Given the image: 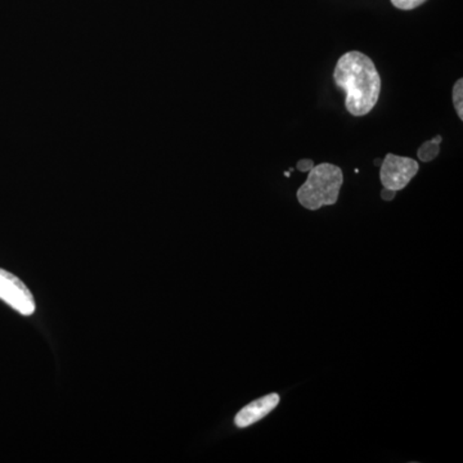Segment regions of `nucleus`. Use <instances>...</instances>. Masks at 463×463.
Instances as JSON below:
<instances>
[{"mask_svg":"<svg viewBox=\"0 0 463 463\" xmlns=\"http://www.w3.org/2000/svg\"><path fill=\"white\" fill-rule=\"evenodd\" d=\"M380 167V179L383 188L395 192L404 190L420 170L419 163L413 158L392 154L386 155Z\"/></svg>","mask_w":463,"mask_h":463,"instance_id":"obj_3","label":"nucleus"},{"mask_svg":"<svg viewBox=\"0 0 463 463\" xmlns=\"http://www.w3.org/2000/svg\"><path fill=\"white\" fill-rule=\"evenodd\" d=\"M463 79H458L453 87V105H455L459 120H463Z\"/></svg>","mask_w":463,"mask_h":463,"instance_id":"obj_7","label":"nucleus"},{"mask_svg":"<svg viewBox=\"0 0 463 463\" xmlns=\"http://www.w3.org/2000/svg\"><path fill=\"white\" fill-rule=\"evenodd\" d=\"M335 84L345 91V108L349 114L361 118L370 114L381 93V78L373 61L361 52H347L337 61Z\"/></svg>","mask_w":463,"mask_h":463,"instance_id":"obj_1","label":"nucleus"},{"mask_svg":"<svg viewBox=\"0 0 463 463\" xmlns=\"http://www.w3.org/2000/svg\"><path fill=\"white\" fill-rule=\"evenodd\" d=\"M441 137L437 136L431 141L422 143L421 147L417 151V156H419L422 163H429V161L434 160L435 157H438L439 152H440V147H439Z\"/></svg>","mask_w":463,"mask_h":463,"instance_id":"obj_6","label":"nucleus"},{"mask_svg":"<svg viewBox=\"0 0 463 463\" xmlns=\"http://www.w3.org/2000/svg\"><path fill=\"white\" fill-rule=\"evenodd\" d=\"M313 166H315V163H313L312 160H309V158H304V160H300L297 164V169L301 173L310 172V170L313 169Z\"/></svg>","mask_w":463,"mask_h":463,"instance_id":"obj_9","label":"nucleus"},{"mask_svg":"<svg viewBox=\"0 0 463 463\" xmlns=\"http://www.w3.org/2000/svg\"><path fill=\"white\" fill-rule=\"evenodd\" d=\"M0 300L7 303L23 316H32L36 310L35 298L25 283L2 268H0Z\"/></svg>","mask_w":463,"mask_h":463,"instance_id":"obj_4","label":"nucleus"},{"mask_svg":"<svg viewBox=\"0 0 463 463\" xmlns=\"http://www.w3.org/2000/svg\"><path fill=\"white\" fill-rule=\"evenodd\" d=\"M426 0H392V5L398 9H403V11H411L422 5Z\"/></svg>","mask_w":463,"mask_h":463,"instance_id":"obj_8","label":"nucleus"},{"mask_svg":"<svg viewBox=\"0 0 463 463\" xmlns=\"http://www.w3.org/2000/svg\"><path fill=\"white\" fill-rule=\"evenodd\" d=\"M279 403V394L265 395V397L243 407L234 417V423L240 429L249 428V426L260 421L265 416L276 410Z\"/></svg>","mask_w":463,"mask_h":463,"instance_id":"obj_5","label":"nucleus"},{"mask_svg":"<svg viewBox=\"0 0 463 463\" xmlns=\"http://www.w3.org/2000/svg\"><path fill=\"white\" fill-rule=\"evenodd\" d=\"M344 183L343 170L339 166L325 163L313 166L307 182L298 188L297 196L304 209L316 210L335 205L339 200Z\"/></svg>","mask_w":463,"mask_h":463,"instance_id":"obj_2","label":"nucleus"},{"mask_svg":"<svg viewBox=\"0 0 463 463\" xmlns=\"http://www.w3.org/2000/svg\"><path fill=\"white\" fill-rule=\"evenodd\" d=\"M381 163H383V160H374L373 161L374 165H379L380 166Z\"/></svg>","mask_w":463,"mask_h":463,"instance_id":"obj_11","label":"nucleus"},{"mask_svg":"<svg viewBox=\"0 0 463 463\" xmlns=\"http://www.w3.org/2000/svg\"><path fill=\"white\" fill-rule=\"evenodd\" d=\"M395 194H397V192L388 190V188H383V190L381 191V197H383V201L394 200Z\"/></svg>","mask_w":463,"mask_h":463,"instance_id":"obj_10","label":"nucleus"}]
</instances>
